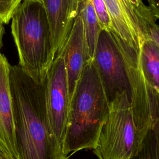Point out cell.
Masks as SVG:
<instances>
[{"label": "cell", "mask_w": 159, "mask_h": 159, "mask_svg": "<svg viewBox=\"0 0 159 159\" xmlns=\"http://www.w3.org/2000/svg\"><path fill=\"white\" fill-rule=\"evenodd\" d=\"M9 81L18 159H68L48 123L45 81L37 82L18 65H10Z\"/></svg>", "instance_id": "1"}, {"label": "cell", "mask_w": 159, "mask_h": 159, "mask_svg": "<svg viewBox=\"0 0 159 159\" xmlns=\"http://www.w3.org/2000/svg\"><path fill=\"white\" fill-rule=\"evenodd\" d=\"M109 104L94 61L89 60L71 98L61 146L65 155L94 148Z\"/></svg>", "instance_id": "2"}, {"label": "cell", "mask_w": 159, "mask_h": 159, "mask_svg": "<svg viewBox=\"0 0 159 159\" xmlns=\"http://www.w3.org/2000/svg\"><path fill=\"white\" fill-rule=\"evenodd\" d=\"M11 33L19 66L33 80L44 83L54 60L50 30L41 0H24L11 18Z\"/></svg>", "instance_id": "3"}, {"label": "cell", "mask_w": 159, "mask_h": 159, "mask_svg": "<svg viewBox=\"0 0 159 159\" xmlns=\"http://www.w3.org/2000/svg\"><path fill=\"white\" fill-rule=\"evenodd\" d=\"M143 138L134 121L126 92L117 94L93 149L98 159H129L140 150Z\"/></svg>", "instance_id": "4"}, {"label": "cell", "mask_w": 159, "mask_h": 159, "mask_svg": "<svg viewBox=\"0 0 159 159\" xmlns=\"http://www.w3.org/2000/svg\"><path fill=\"white\" fill-rule=\"evenodd\" d=\"M125 64L130 85L132 116L143 138L159 123V91L152 87L143 73L139 54L113 33Z\"/></svg>", "instance_id": "5"}, {"label": "cell", "mask_w": 159, "mask_h": 159, "mask_svg": "<svg viewBox=\"0 0 159 159\" xmlns=\"http://www.w3.org/2000/svg\"><path fill=\"white\" fill-rule=\"evenodd\" d=\"M93 61L109 103L117 94L126 92L130 96L125 64L111 32L101 30Z\"/></svg>", "instance_id": "6"}, {"label": "cell", "mask_w": 159, "mask_h": 159, "mask_svg": "<svg viewBox=\"0 0 159 159\" xmlns=\"http://www.w3.org/2000/svg\"><path fill=\"white\" fill-rule=\"evenodd\" d=\"M47 115L52 132L61 147L70 103L63 58L58 53L52 63L45 80Z\"/></svg>", "instance_id": "7"}, {"label": "cell", "mask_w": 159, "mask_h": 159, "mask_svg": "<svg viewBox=\"0 0 159 159\" xmlns=\"http://www.w3.org/2000/svg\"><path fill=\"white\" fill-rule=\"evenodd\" d=\"M59 53L61 54L63 58L69 93L71 98L86 64L91 60L82 19L78 14L68 38Z\"/></svg>", "instance_id": "8"}, {"label": "cell", "mask_w": 159, "mask_h": 159, "mask_svg": "<svg viewBox=\"0 0 159 159\" xmlns=\"http://www.w3.org/2000/svg\"><path fill=\"white\" fill-rule=\"evenodd\" d=\"M48 22L52 54L60 53L77 15L78 0H41Z\"/></svg>", "instance_id": "9"}, {"label": "cell", "mask_w": 159, "mask_h": 159, "mask_svg": "<svg viewBox=\"0 0 159 159\" xmlns=\"http://www.w3.org/2000/svg\"><path fill=\"white\" fill-rule=\"evenodd\" d=\"M112 27L111 32L139 54L144 38L126 0H104Z\"/></svg>", "instance_id": "10"}, {"label": "cell", "mask_w": 159, "mask_h": 159, "mask_svg": "<svg viewBox=\"0 0 159 159\" xmlns=\"http://www.w3.org/2000/svg\"><path fill=\"white\" fill-rule=\"evenodd\" d=\"M9 66L6 57L0 53V140L14 159H18L9 81Z\"/></svg>", "instance_id": "11"}, {"label": "cell", "mask_w": 159, "mask_h": 159, "mask_svg": "<svg viewBox=\"0 0 159 159\" xmlns=\"http://www.w3.org/2000/svg\"><path fill=\"white\" fill-rule=\"evenodd\" d=\"M77 14L82 19L89 59L93 60L101 29L90 0H78Z\"/></svg>", "instance_id": "12"}, {"label": "cell", "mask_w": 159, "mask_h": 159, "mask_svg": "<svg viewBox=\"0 0 159 159\" xmlns=\"http://www.w3.org/2000/svg\"><path fill=\"white\" fill-rule=\"evenodd\" d=\"M139 58L146 80L152 87L159 91V45L150 40H144Z\"/></svg>", "instance_id": "13"}, {"label": "cell", "mask_w": 159, "mask_h": 159, "mask_svg": "<svg viewBox=\"0 0 159 159\" xmlns=\"http://www.w3.org/2000/svg\"><path fill=\"white\" fill-rule=\"evenodd\" d=\"M127 4L136 19L139 27L143 34L144 40L150 35L159 31L156 22L159 15L156 14L143 0H126Z\"/></svg>", "instance_id": "14"}, {"label": "cell", "mask_w": 159, "mask_h": 159, "mask_svg": "<svg viewBox=\"0 0 159 159\" xmlns=\"http://www.w3.org/2000/svg\"><path fill=\"white\" fill-rule=\"evenodd\" d=\"M159 123L148 131L140 150L129 159H159Z\"/></svg>", "instance_id": "15"}, {"label": "cell", "mask_w": 159, "mask_h": 159, "mask_svg": "<svg viewBox=\"0 0 159 159\" xmlns=\"http://www.w3.org/2000/svg\"><path fill=\"white\" fill-rule=\"evenodd\" d=\"M24 0H0V22L7 24L20 3Z\"/></svg>", "instance_id": "16"}, {"label": "cell", "mask_w": 159, "mask_h": 159, "mask_svg": "<svg viewBox=\"0 0 159 159\" xmlns=\"http://www.w3.org/2000/svg\"><path fill=\"white\" fill-rule=\"evenodd\" d=\"M0 159H14L8 149L0 140Z\"/></svg>", "instance_id": "17"}, {"label": "cell", "mask_w": 159, "mask_h": 159, "mask_svg": "<svg viewBox=\"0 0 159 159\" xmlns=\"http://www.w3.org/2000/svg\"><path fill=\"white\" fill-rule=\"evenodd\" d=\"M4 34V28L3 26V24L0 22V50L2 46V39H3Z\"/></svg>", "instance_id": "18"}]
</instances>
